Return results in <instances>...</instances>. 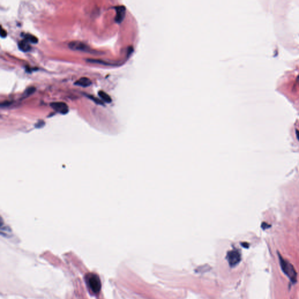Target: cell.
Wrapping results in <instances>:
<instances>
[{"instance_id": "obj_8", "label": "cell", "mask_w": 299, "mask_h": 299, "mask_svg": "<svg viewBox=\"0 0 299 299\" xmlns=\"http://www.w3.org/2000/svg\"><path fill=\"white\" fill-rule=\"evenodd\" d=\"M19 49L24 52H29L31 49V46L29 44V42L25 39L20 40L18 43Z\"/></svg>"}, {"instance_id": "obj_16", "label": "cell", "mask_w": 299, "mask_h": 299, "mask_svg": "<svg viewBox=\"0 0 299 299\" xmlns=\"http://www.w3.org/2000/svg\"><path fill=\"white\" fill-rule=\"evenodd\" d=\"M296 136H297V138L298 139V140L299 141V131L298 130H296Z\"/></svg>"}, {"instance_id": "obj_5", "label": "cell", "mask_w": 299, "mask_h": 299, "mask_svg": "<svg viewBox=\"0 0 299 299\" xmlns=\"http://www.w3.org/2000/svg\"><path fill=\"white\" fill-rule=\"evenodd\" d=\"M241 260V255L238 251H232L228 254V261L231 266H235Z\"/></svg>"}, {"instance_id": "obj_17", "label": "cell", "mask_w": 299, "mask_h": 299, "mask_svg": "<svg viewBox=\"0 0 299 299\" xmlns=\"http://www.w3.org/2000/svg\"><path fill=\"white\" fill-rule=\"evenodd\" d=\"M297 81H298V82H299V76H298V78H297Z\"/></svg>"}, {"instance_id": "obj_15", "label": "cell", "mask_w": 299, "mask_h": 299, "mask_svg": "<svg viewBox=\"0 0 299 299\" xmlns=\"http://www.w3.org/2000/svg\"><path fill=\"white\" fill-rule=\"evenodd\" d=\"M10 104H11V102H9V101L4 102L1 103V106L2 107V106H7L9 105H10Z\"/></svg>"}, {"instance_id": "obj_4", "label": "cell", "mask_w": 299, "mask_h": 299, "mask_svg": "<svg viewBox=\"0 0 299 299\" xmlns=\"http://www.w3.org/2000/svg\"><path fill=\"white\" fill-rule=\"evenodd\" d=\"M50 106L56 112H59L61 114H65L69 111V106L67 105L62 102H52L50 104Z\"/></svg>"}, {"instance_id": "obj_1", "label": "cell", "mask_w": 299, "mask_h": 299, "mask_svg": "<svg viewBox=\"0 0 299 299\" xmlns=\"http://www.w3.org/2000/svg\"><path fill=\"white\" fill-rule=\"evenodd\" d=\"M281 268L284 274L293 283L297 280V273L294 266L289 262L284 259L280 254H279Z\"/></svg>"}, {"instance_id": "obj_3", "label": "cell", "mask_w": 299, "mask_h": 299, "mask_svg": "<svg viewBox=\"0 0 299 299\" xmlns=\"http://www.w3.org/2000/svg\"><path fill=\"white\" fill-rule=\"evenodd\" d=\"M69 47L70 49L77 50V51H82L84 52H92L90 46H88L85 43L79 42V41H73L69 43Z\"/></svg>"}, {"instance_id": "obj_10", "label": "cell", "mask_w": 299, "mask_h": 299, "mask_svg": "<svg viewBox=\"0 0 299 299\" xmlns=\"http://www.w3.org/2000/svg\"><path fill=\"white\" fill-rule=\"evenodd\" d=\"M23 37L24 39L26 40L29 43H37L38 42V39L36 36L31 35V34H23Z\"/></svg>"}, {"instance_id": "obj_6", "label": "cell", "mask_w": 299, "mask_h": 299, "mask_svg": "<svg viewBox=\"0 0 299 299\" xmlns=\"http://www.w3.org/2000/svg\"><path fill=\"white\" fill-rule=\"evenodd\" d=\"M116 15L115 17V20L116 22L120 23L125 17V8L123 6H117L116 8Z\"/></svg>"}, {"instance_id": "obj_2", "label": "cell", "mask_w": 299, "mask_h": 299, "mask_svg": "<svg viewBox=\"0 0 299 299\" xmlns=\"http://www.w3.org/2000/svg\"><path fill=\"white\" fill-rule=\"evenodd\" d=\"M85 280L89 289L94 293L99 292L101 289V282L99 276L94 273H88L85 276Z\"/></svg>"}, {"instance_id": "obj_9", "label": "cell", "mask_w": 299, "mask_h": 299, "mask_svg": "<svg viewBox=\"0 0 299 299\" xmlns=\"http://www.w3.org/2000/svg\"><path fill=\"white\" fill-rule=\"evenodd\" d=\"M98 95L101 99V100L109 104L112 102V99L111 96L108 93H106L103 91H99L98 92Z\"/></svg>"}, {"instance_id": "obj_12", "label": "cell", "mask_w": 299, "mask_h": 299, "mask_svg": "<svg viewBox=\"0 0 299 299\" xmlns=\"http://www.w3.org/2000/svg\"><path fill=\"white\" fill-rule=\"evenodd\" d=\"M87 97L88 98H90V99H91L93 101L95 104H98V105H104V101H102L101 99H98V98H96L95 97H94L93 96H91V95H87Z\"/></svg>"}, {"instance_id": "obj_7", "label": "cell", "mask_w": 299, "mask_h": 299, "mask_svg": "<svg viewBox=\"0 0 299 299\" xmlns=\"http://www.w3.org/2000/svg\"><path fill=\"white\" fill-rule=\"evenodd\" d=\"M92 84L91 79L87 77H82L74 82V85L82 87H88Z\"/></svg>"}, {"instance_id": "obj_14", "label": "cell", "mask_w": 299, "mask_h": 299, "mask_svg": "<svg viewBox=\"0 0 299 299\" xmlns=\"http://www.w3.org/2000/svg\"><path fill=\"white\" fill-rule=\"evenodd\" d=\"M7 31L1 27V36L2 38H4V37H7Z\"/></svg>"}, {"instance_id": "obj_13", "label": "cell", "mask_w": 299, "mask_h": 299, "mask_svg": "<svg viewBox=\"0 0 299 299\" xmlns=\"http://www.w3.org/2000/svg\"><path fill=\"white\" fill-rule=\"evenodd\" d=\"M271 227V225L270 224H268L267 223H266L265 222H263L262 223L261 228L263 230H265L266 229H268V228H270Z\"/></svg>"}, {"instance_id": "obj_11", "label": "cell", "mask_w": 299, "mask_h": 299, "mask_svg": "<svg viewBox=\"0 0 299 299\" xmlns=\"http://www.w3.org/2000/svg\"><path fill=\"white\" fill-rule=\"evenodd\" d=\"M36 91V88L34 87H29L28 88L25 93H23V96H25V97H27V96H30L31 95L33 94V93H35V91Z\"/></svg>"}]
</instances>
